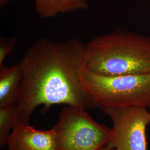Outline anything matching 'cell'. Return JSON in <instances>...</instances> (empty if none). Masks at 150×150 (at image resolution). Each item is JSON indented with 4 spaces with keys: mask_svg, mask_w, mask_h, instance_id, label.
<instances>
[{
    "mask_svg": "<svg viewBox=\"0 0 150 150\" xmlns=\"http://www.w3.org/2000/svg\"><path fill=\"white\" fill-rule=\"evenodd\" d=\"M85 68L99 75L150 74V37L117 30L85 44Z\"/></svg>",
    "mask_w": 150,
    "mask_h": 150,
    "instance_id": "2",
    "label": "cell"
},
{
    "mask_svg": "<svg viewBox=\"0 0 150 150\" xmlns=\"http://www.w3.org/2000/svg\"><path fill=\"white\" fill-rule=\"evenodd\" d=\"M10 1L11 0H0V7L1 8H4L10 2Z\"/></svg>",
    "mask_w": 150,
    "mask_h": 150,
    "instance_id": "11",
    "label": "cell"
},
{
    "mask_svg": "<svg viewBox=\"0 0 150 150\" xmlns=\"http://www.w3.org/2000/svg\"><path fill=\"white\" fill-rule=\"evenodd\" d=\"M17 43L15 38H0V66L4 64L6 58L11 53Z\"/></svg>",
    "mask_w": 150,
    "mask_h": 150,
    "instance_id": "10",
    "label": "cell"
},
{
    "mask_svg": "<svg viewBox=\"0 0 150 150\" xmlns=\"http://www.w3.org/2000/svg\"><path fill=\"white\" fill-rule=\"evenodd\" d=\"M23 69L21 62L11 67L0 66V107L16 106L21 90Z\"/></svg>",
    "mask_w": 150,
    "mask_h": 150,
    "instance_id": "7",
    "label": "cell"
},
{
    "mask_svg": "<svg viewBox=\"0 0 150 150\" xmlns=\"http://www.w3.org/2000/svg\"><path fill=\"white\" fill-rule=\"evenodd\" d=\"M21 62L23 78L15 106L19 124H29L40 106L46 110L60 104L95 108L82 84L85 44L80 40L40 38L27 50Z\"/></svg>",
    "mask_w": 150,
    "mask_h": 150,
    "instance_id": "1",
    "label": "cell"
},
{
    "mask_svg": "<svg viewBox=\"0 0 150 150\" xmlns=\"http://www.w3.org/2000/svg\"><path fill=\"white\" fill-rule=\"evenodd\" d=\"M7 146L9 150H57L56 132L54 127L42 131L20 123L12 131Z\"/></svg>",
    "mask_w": 150,
    "mask_h": 150,
    "instance_id": "6",
    "label": "cell"
},
{
    "mask_svg": "<svg viewBox=\"0 0 150 150\" xmlns=\"http://www.w3.org/2000/svg\"><path fill=\"white\" fill-rule=\"evenodd\" d=\"M18 124L15 106L0 107V147L1 149L7 145L12 131Z\"/></svg>",
    "mask_w": 150,
    "mask_h": 150,
    "instance_id": "9",
    "label": "cell"
},
{
    "mask_svg": "<svg viewBox=\"0 0 150 150\" xmlns=\"http://www.w3.org/2000/svg\"><path fill=\"white\" fill-rule=\"evenodd\" d=\"M82 84L95 107H150V74L107 76L86 68Z\"/></svg>",
    "mask_w": 150,
    "mask_h": 150,
    "instance_id": "3",
    "label": "cell"
},
{
    "mask_svg": "<svg viewBox=\"0 0 150 150\" xmlns=\"http://www.w3.org/2000/svg\"><path fill=\"white\" fill-rule=\"evenodd\" d=\"M147 108L132 106L102 110L113 124L107 146L115 150H147L146 131L150 112Z\"/></svg>",
    "mask_w": 150,
    "mask_h": 150,
    "instance_id": "5",
    "label": "cell"
},
{
    "mask_svg": "<svg viewBox=\"0 0 150 150\" xmlns=\"http://www.w3.org/2000/svg\"><path fill=\"white\" fill-rule=\"evenodd\" d=\"M99 150H115V149H113L112 148H111L110 147H108L107 145H106L105 146L103 147L102 148H101V149H100Z\"/></svg>",
    "mask_w": 150,
    "mask_h": 150,
    "instance_id": "12",
    "label": "cell"
},
{
    "mask_svg": "<svg viewBox=\"0 0 150 150\" xmlns=\"http://www.w3.org/2000/svg\"><path fill=\"white\" fill-rule=\"evenodd\" d=\"M57 150H99L107 145L111 129L97 122L86 109L66 106L54 127Z\"/></svg>",
    "mask_w": 150,
    "mask_h": 150,
    "instance_id": "4",
    "label": "cell"
},
{
    "mask_svg": "<svg viewBox=\"0 0 150 150\" xmlns=\"http://www.w3.org/2000/svg\"><path fill=\"white\" fill-rule=\"evenodd\" d=\"M36 11L41 18H54L59 15L88 9L87 0H34Z\"/></svg>",
    "mask_w": 150,
    "mask_h": 150,
    "instance_id": "8",
    "label": "cell"
}]
</instances>
